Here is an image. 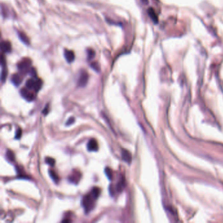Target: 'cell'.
Wrapping results in <instances>:
<instances>
[{
  "instance_id": "d4e9b609",
  "label": "cell",
  "mask_w": 223,
  "mask_h": 223,
  "mask_svg": "<svg viewBox=\"0 0 223 223\" xmlns=\"http://www.w3.org/2000/svg\"><path fill=\"white\" fill-rule=\"evenodd\" d=\"M74 121H75V118H73V117H71V118H70L68 120V121L66 122V125H70V124H73V123L74 122Z\"/></svg>"
},
{
  "instance_id": "5b68a950",
  "label": "cell",
  "mask_w": 223,
  "mask_h": 223,
  "mask_svg": "<svg viewBox=\"0 0 223 223\" xmlns=\"http://www.w3.org/2000/svg\"><path fill=\"white\" fill-rule=\"evenodd\" d=\"M87 148L89 151H97L98 150V143L96 139H90L87 144Z\"/></svg>"
},
{
  "instance_id": "9a60e30c",
  "label": "cell",
  "mask_w": 223,
  "mask_h": 223,
  "mask_svg": "<svg viewBox=\"0 0 223 223\" xmlns=\"http://www.w3.org/2000/svg\"><path fill=\"white\" fill-rule=\"evenodd\" d=\"M18 36H19V38H20V40H21L24 43L29 44V43H30V41H29V39L28 38V37L26 36V35H25L24 33L20 32V33L18 34Z\"/></svg>"
},
{
  "instance_id": "cb8c5ba5",
  "label": "cell",
  "mask_w": 223,
  "mask_h": 223,
  "mask_svg": "<svg viewBox=\"0 0 223 223\" xmlns=\"http://www.w3.org/2000/svg\"><path fill=\"white\" fill-rule=\"evenodd\" d=\"M30 75H32V77H33V78H35L36 77V71L35 70L34 68H31L30 69Z\"/></svg>"
},
{
  "instance_id": "30bf717a",
  "label": "cell",
  "mask_w": 223,
  "mask_h": 223,
  "mask_svg": "<svg viewBox=\"0 0 223 223\" xmlns=\"http://www.w3.org/2000/svg\"><path fill=\"white\" fill-rule=\"evenodd\" d=\"M79 177H80L79 172H74L73 174V175H70L69 179L71 182H72V183H77L79 181Z\"/></svg>"
},
{
  "instance_id": "2e32d148",
  "label": "cell",
  "mask_w": 223,
  "mask_h": 223,
  "mask_svg": "<svg viewBox=\"0 0 223 223\" xmlns=\"http://www.w3.org/2000/svg\"><path fill=\"white\" fill-rule=\"evenodd\" d=\"M2 66V82H4L6 80L7 75V71L6 68L4 67L5 66V65Z\"/></svg>"
},
{
  "instance_id": "8992f818",
  "label": "cell",
  "mask_w": 223,
  "mask_h": 223,
  "mask_svg": "<svg viewBox=\"0 0 223 223\" xmlns=\"http://www.w3.org/2000/svg\"><path fill=\"white\" fill-rule=\"evenodd\" d=\"M64 57L66 58V61L68 62V63H71L75 60V54L72 51L70 50L65 49L64 50Z\"/></svg>"
},
{
  "instance_id": "ba28073f",
  "label": "cell",
  "mask_w": 223,
  "mask_h": 223,
  "mask_svg": "<svg viewBox=\"0 0 223 223\" xmlns=\"http://www.w3.org/2000/svg\"><path fill=\"white\" fill-rule=\"evenodd\" d=\"M121 154L122 158L125 162L128 164L131 163V162H132V155H131V153L128 151L126 149H123L122 151Z\"/></svg>"
},
{
  "instance_id": "4fadbf2b",
  "label": "cell",
  "mask_w": 223,
  "mask_h": 223,
  "mask_svg": "<svg viewBox=\"0 0 223 223\" xmlns=\"http://www.w3.org/2000/svg\"><path fill=\"white\" fill-rule=\"evenodd\" d=\"M91 195L95 198V200L97 199V198L99 197V195L100 194V190L98 187H94L93 188L92 190L91 191Z\"/></svg>"
},
{
  "instance_id": "7a4b0ae2",
  "label": "cell",
  "mask_w": 223,
  "mask_h": 223,
  "mask_svg": "<svg viewBox=\"0 0 223 223\" xmlns=\"http://www.w3.org/2000/svg\"><path fill=\"white\" fill-rule=\"evenodd\" d=\"M31 66V60L29 58H24L18 64V69L21 73H26L30 71Z\"/></svg>"
},
{
  "instance_id": "ffe728a7",
  "label": "cell",
  "mask_w": 223,
  "mask_h": 223,
  "mask_svg": "<svg viewBox=\"0 0 223 223\" xmlns=\"http://www.w3.org/2000/svg\"><path fill=\"white\" fill-rule=\"evenodd\" d=\"M87 56H88V58L89 60L92 59L94 58V56H95L94 51H93L92 49H89L87 51Z\"/></svg>"
},
{
  "instance_id": "603a6c76",
  "label": "cell",
  "mask_w": 223,
  "mask_h": 223,
  "mask_svg": "<svg viewBox=\"0 0 223 223\" xmlns=\"http://www.w3.org/2000/svg\"><path fill=\"white\" fill-rule=\"evenodd\" d=\"M22 136V130L21 129H18L16 132V135H15V138L17 139H19Z\"/></svg>"
},
{
  "instance_id": "9c48e42d",
  "label": "cell",
  "mask_w": 223,
  "mask_h": 223,
  "mask_svg": "<svg viewBox=\"0 0 223 223\" xmlns=\"http://www.w3.org/2000/svg\"><path fill=\"white\" fill-rule=\"evenodd\" d=\"M11 82H13V84L14 85L18 86L22 82L21 77L18 74H14L11 77Z\"/></svg>"
},
{
  "instance_id": "277c9868",
  "label": "cell",
  "mask_w": 223,
  "mask_h": 223,
  "mask_svg": "<svg viewBox=\"0 0 223 223\" xmlns=\"http://www.w3.org/2000/svg\"><path fill=\"white\" fill-rule=\"evenodd\" d=\"M88 81H89V75H88V73H87V72L86 71H82L81 73L79 79V86L81 87L85 86L86 84L88 82Z\"/></svg>"
},
{
  "instance_id": "ac0fdd59",
  "label": "cell",
  "mask_w": 223,
  "mask_h": 223,
  "mask_svg": "<svg viewBox=\"0 0 223 223\" xmlns=\"http://www.w3.org/2000/svg\"><path fill=\"white\" fill-rule=\"evenodd\" d=\"M105 173L106 174L107 177H108V179L109 180H111L113 179V171L112 169H110L109 168L107 167L105 169Z\"/></svg>"
},
{
  "instance_id": "5bb4252c",
  "label": "cell",
  "mask_w": 223,
  "mask_h": 223,
  "mask_svg": "<svg viewBox=\"0 0 223 223\" xmlns=\"http://www.w3.org/2000/svg\"><path fill=\"white\" fill-rule=\"evenodd\" d=\"M49 175L50 176H51V178L53 179V180L55 182V183H58L59 182L58 175H57L56 173L54 170H51V169H50Z\"/></svg>"
},
{
  "instance_id": "52a82bcc",
  "label": "cell",
  "mask_w": 223,
  "mask_h": 223,
  "mask_svg": "<svg viewBox=\"0 0 223 223\" xmlns=\"http://www.w3.org/2000/svg\"><path fill=\"white\" fill-rule=\"evenodd\" d=\"M1 49L3 53H9L11 51V43L9 41H3L1 44Z\"/></svg>"
},
{
  "instance_id": "44dd1931",
  "label": "cell",
  "mask_w": 223,
  "mask_h": 223,
  "mask_svg": "<svg viewBox=\"0 0 223 223\" xmlns=\"http://www.w3.org/2000/svg\"><path fill=\"white\" fill-rule=\"evenodd\" d=\"M124 181H120V182L118 183V184H117V190H118V192H121L122 190L123 189V188L124 187Z\"/></svg>"
},
{
  "instance_id": "3957f363",
  "label": "cell",
  "mask_w": 223,
  "mask_h": 223,
  "mask_svg": "<svg viewBox=\"0 0 223 223\" xmlns=\"http://www.w3.org/2000/svg\"><path fill=\"white\" fill-rule=\"evenodd\" d=\"M20 94H21L22 96L24 97L26 100H27L29 102L33 101L35 97V96L33 92H31L30 91V89H26V88H23L21 90H20Z\"/></svg>"
},
{
  "instance_id": "e0dca14e",
  "label": "cell",
  "mask_w": 223,
  "mask_h": 223,
  "mask_svg": "<svg viewBox=\"0 0 223 223\" xmlns=\"http://www.w3.org/2000/svg\"><path fill=\"white\" fill-rule=\"evenodd\" d=\"M6 156H7V159L9 160V161L13 162L14 160H15V154H14L13 152L12 151L8 150L7 151Z\"/></svg>"
},
{
  "instance_id": "83f0119b",
  "label": "cell",
  "mask_w": 223,
  "mask_h": 223,
  "mask_svg": "<svg viewBox=\"0 0 223 223\" xmlns=\"http://www.w3.org/2000/svg\"><path fill=\"white\" fill-rule=\"evenodd\" d=\"M146 1H147V0H143V2H146Z\"/></svg>"
},
{
  "instance_id": "484cf974",
  "label": "cell",
  "mask_w": 223,
  "mask_h": 223,
  "mask_svg": "<svg viewBox=\"0 0 223 223\" xmlns=\"http://www.w3.org/2000/svg\"><path fill=\"white\" fill-rule=\"evenodd\" d=\"M48 111H49V105H46L45 109H44V110L43 111V113L44 115H46V114H48Z\"/></svg>"
},
{
  "instance_id": "7c38bea8",
  "label": "cell",
  "mask_w": 223,
  "mask_h": 223,
  "mask_svg": "<svg viewBox=\"0 0 223 223\" xmlns=\"http://www.w3.org/2000/svg\"><path fill=\"white\" fill-rule=\"evenodd\" d=\"M42 83H43L42 81H41V79H38L35 80L34 89H33V90H35V92H38L40 90L41 86H42Z\"/></svg>"
},
{
  "instance_id": "7402d4cb",
  "label": "cell",
  "mask_w": 223,
  "mask_h": 223,
  "mask_svg": "<svg viewBox=\"0 0 223 223\" xmlns=\"http://www.w3.org/2000/svg\"><path fill=\"white\" fill-rule=\"evenodd\" d=\"M91 67H92L93 69L96 70V71H99L100 70V66L98 65V64L97 62H94V63H92Z\"/></svg>"
},
{
  "instance_id": "4316f807",
  "label": "cell",
  "mask_w": 223,
  "mask_h": 223,
  "mask_svg": "<svg viewBox=\"0 0 223 223\" xmlns=\"http://www.w3.org/2000/svg\"><path fill=\"white\" fill-rule=\"evenodd\" d=\"M71 222V220H69V219H64V220H63L62 221H61V222Z\"/></svg>"
},
{
  "instance_id": "8fae6325",
  "label": "cell",
  "mask_w": 223,
  "mask_h": 223,
  "mask_svg": "<svg viewBox=\"0 0 223 223\" xmlns=\"http://www.w3.org/2000/svg\"><path fill=\"white\" fill-rule=\"evenodd\" d=\"M35 80L33 79H30L27 81V82H26V88L30 90H32V89H34L35 86Z\"/></svg>"
},
{
  "instance_id": "d6986e66",
  "label": "cell",
  "mask_w": 223,
  "mask_h": 223,
  "mask_svg": "<svg viewBox=\"0 0 223 223\" xmlns=\"http://www.w3.org/2000/svg\"><path fill=\"white\" fill-rule=\"evenodd\" d=\"M45 161H46V163L48 164L49 166H54L55 165V160L53 158L51 157H47L45 158Z\"/></svg>"
},
{
  "instance_id": "6da1fadb",
  "label": "cell",
  "mask_w": 223,
  "mask_h": 223,
  "mask_svg": "<svg viewBox=\"0 0 223 223\" xmlns=\"http://www.w3.org/2000/svg\"><path fill=\"white\" fill-rule=\"evenodd\" d=\"M95 198L91 195V194L86 195L83 197L82 200V204L86 213L90 212L93 209L94 207Z\"/></svg>"
}]
</instances>
